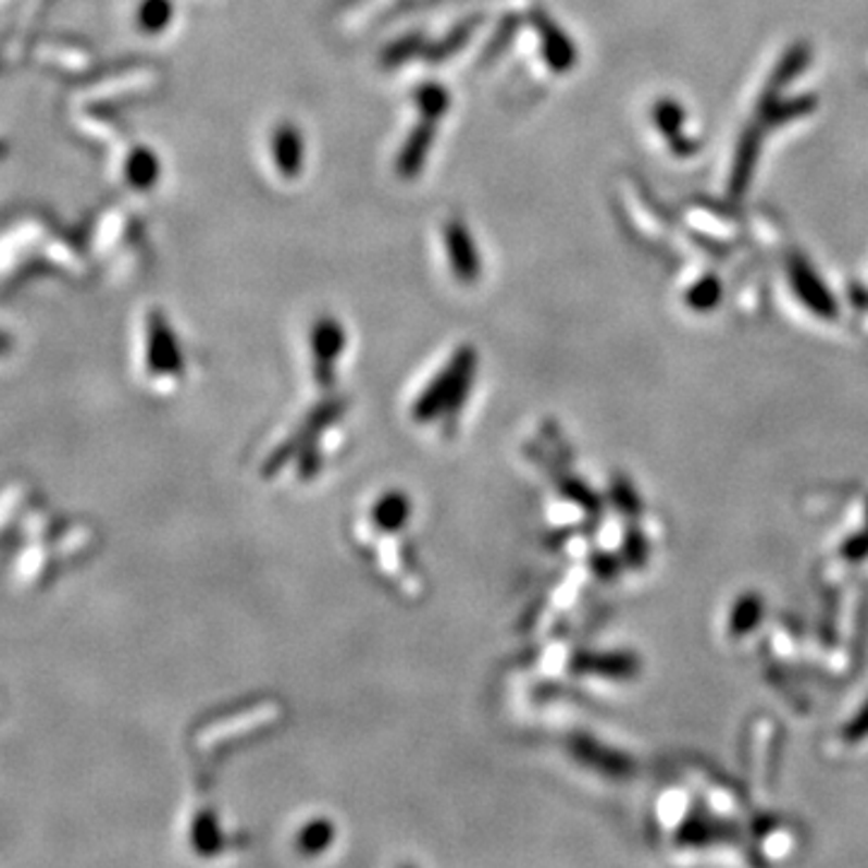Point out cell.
<instances>
[{"label": "cell", "mask_w": 868, "mask_h": 868, "mask_svg": "<svg viewBox=\"0 0 868 868\" xmlns=\"http://www.w3.org/2000/svg\"><path fill=\"white\" fill-rule=\"evenodd\" d=\"M444 241H447L451 273L459 277L461 283L478 281V275H481V259H478L469 225L456 218L449 220L447 225H444Z\"/></svg>", "instance_id": "1"}, {"label": "cell", "mask_w": 868, "mask_h": 868, "mask_svg": "<svg viewBox=\"0 0 868 868\" xmlns=\"http://www.w3.org/2000/svg\"><path fill=\"white\" fill-rule=\"evenodd\" d=\"M271 148H273V160L277 172L285 179H295V176L302 172V162H305V140H302V131H299L295 124H281L275 126L273 131V138H271Z\"/></svg>", "instance_id": "2"}, {"label": "cell", "mask_w": 868, "mask_h": 868, "mask_svg": "<svg viewBox=\"0 0 868 868\" xmlns=\"http://www.w3.org/2000/svg\"><path fill=\"white\" fill-rule=\"evenodd\" d=\"M432 140H434L432 124H422L413 131V136L408 138L404 150L398 154V174L404 176V179H410V176H416L420 172V166L427 160Z\"/></svg>", "instance_id": "3"}, {"label": "cell", "mask_w": 868, "mask_h": 868, "mask_svg": "<svg viewBox=\"0 0 868 868\" xmlns=\"http://www.w3.org/2000/svg\"><path fill=\"white\" fill-rule=\"evenodd\" d=\"M416 104L420 107L422 116L439 119L442 114H447L449 92L442 90L439 85H422L420 90L416 92Z\"/></svg>", "instance_id": "4"}, {"label": "cell", "mask_w": 868, "mask_h": 868, "mask_svg": "<svg viewBox=\"0 0 868 868\" xmlns=\"http://www.w3.org/2000/svg\"><path fill=\"white\" fill-rule=\"evenodd\" d=\"M128 179L133 186H150L152 182H158V160L152 158L150 152H133V160L128 166Z\"/></svg>", "instance_id": "5"}, {"label": "cell", "mask_w": 868, "mask_h": 868, "mask_svg": "<svg viewBox=\"0 0 868 868\" xmlns=\"http://www.w3.org/2000/svg\"><path fill=\"white\" fill-rule=\"evenodd\" d=\"M142 27L148 32H160L166 25H170V17H172V5L170 0H148V3L142 5Z\"/></svg>", "instance_id": "6"}]
</instances>
